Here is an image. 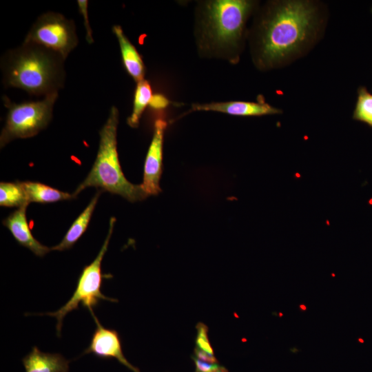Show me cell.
<instances>
[{"mask_svg":"<svg viewBox=\"0 0 372 372\" xmlns=\"http://www.w3.org/2000/svg\"><path fill=\"white\" fill-rule=\"evenodd\" d=\"M92 316L96 322V328L92 336L90 344L84 353H92L103 359L115 358L133 372H141L125 357L118 332L114 329L104 327L94 314Z\"/></svg>","mask_w":372,"mask_h":372,"instance_id":"9","label":"cell"},{"mask_svg":"<svg viewBox=\"0 0 372 372\" xmlns=\"http://www.w3.org/2000/svg\"><path fill=\"white\" fill-rule=\"evenodd\" d=\"M101 192L99 190L92 198L90 203L73 222L62 240L51 248L53 251H63L71 248L85 232L97 204Z\"/></svg>","mask_w":372,"mask_h":372,"instance_id":"14","label":"cell"},{"mask_svg":"<svg viewBox=\"0 0 372 372\" xmlns=\"http://www.w3.org/2000/svg\"><path fill=\"white\" fill-rule=\"evenodd\" d=\"M166 127L165 121L157 119L155 121L153 138L147 153L141 184L148 196L157 195L161 191L159 181L163 169V144Z\"/></svg>","mask_w":372,"mask_h":372,"instance_id":"8","label":"cell"},{"mask_svg":"<svg viewBox=\"0 0 372 372\" xmlns=\"http://www.w3.org/2000/svg\"><path fill=\"white\" fill-rule=\"evenodd\" d=\"M29 205L21 182H1L0 183V205L8 207H21Z\"/></svg>","mask_w":372,"mask_h":372,"instance_id":"17","label":"cell"},{"mask_svg":"<svg viewBox=\"0 0 372 372\" xmlns=\"http://www.w3.org/2000/svg\"><path fill=\"white\" fill-rule=\"evenodd\" d=\"M251 1L217 0L208 3L207 31L213 41L220 46L234 45L240 39L251 9Z\"/></svg>","mask_w":372,"mask_h":372,"instance_id":"6","label":"cell"},{"mask_svg":"<svg viewBox=\"0 0 372 372\" xmlns=\"http://www.w3.org/2000/svg\"><path fill=\"white\" fill-rule=\"evenodd\" d=\"M112 31L118 39L125 70L137 83L144 80V64L136 48L125 35L120 25H114Z\"/></svg>","mask_w":372,"mask_h":372,"instance_id":"13","label":"cell"},{"mask_svg":"<svg viewBox=\"0 0 372 372\" xmlns=\"http://www.w3.org/2000/svg\"><path fill=\"white\" fill-rule=\"evenodd\" d=\"M25 372H68L69 361L59 353H44L34 347L23 359Z\"/></svg>","mask_w":372,"mask_h":372,"instance_id":"12","label":"cell"},{"mask_svg":"<svg viewBox=\"0 0 372 372\" xmlns=\"http://www.w3.org/2000/svg\"><path fill=\"white\" fill-rule=\"evenodd\" d=\"M169 101L165 96L158 94L153 96L149 105L154 108L158 109L166 107Z\"/></svg>","mask_w":372,"mask_h":372,"instance_id":"23","label":"cell"},{"mask_svg":"<svg viewBox=\"0 0 372 372\" xmlns=\"http://www.w3.org/2000/svg\"><path fill=\"white\" fill-rule=\"evenodd\" d=\"M58 92L46 95L41 101L11 103L5 98L8 108L6 122L0 136L1 147L15 138H25L37 134L50 123Z\"/></svg>","mask_w":372,"mask_h":372,"instance_id":"5","label":"cell"},{"mask_svg":"<svg viewBox=\"0 0 372 372\" xmlns=\"http://www.w3.org/2000/svg\"><path fill=\"white\" fill-rule=\"evenodd\" d=\"M192 110L216 111L236 116H263L281 113V110L265 101H229L193 104Z\"/></svg>","mask_w":372,"mask_h":372,"instance_id":"11","label":"cell"},{"mask_svg":"<svg viewBox=\"0 0 372 372\" xmlns=\"http://www.w3.org/2000/svg\"><path fill=\"white\" fill-rule=\"evenodd\" d=\"M118 116L117 108L112 107L99 132L100 141L96 160L87 177L72 194L74 198L89 187L118 194L130 202L142 200L148 196L141 185L129 182L122 172L117 152Z\"/></svg>","mask_w":372,"mask_h":372,"instance_id":"3","label":"cell"},{"mask_svg":"<svg viewBox=\"0 0 372 372\" xmlns=\"http://www.w3.org/2000/svg\"><path fill=\"white\" fill-rule=\"evenodd\" d=\"M300 309L302 310V311H306V310H307L306 306H305L304 304H300Z\"/></svg>","mask_w":372,"mask_h":372,"instance_id":"24","label":"cell"},{"mask_svg":"<svg viewBox=\"0 0 372 372\" xmlns=\"http://www.w3.org/2000/svg\"><path fill=\"white\" fill-rule=\"evenodd\" d=\"M63 60L51 50L24 42L6 57L2 67L3 83L32 94L57 92L64 81Z\"/></svg>","mask_w":372,"mask_h":372,"instance_id":"2","label":"cell"},{"mask_svg":"<svg viewBox=\"0 0 372 372\" xmlns=\"http://www.w3.org/2000/svg\"><path fill=\"white\" fill-rule=\"evenodd\" d=\"M152 91L147 81L143 80L137 83L134 93V106L131 116L127 118V123L132 127L139 124L141 116L152 99Z\"/></svg>","mask_w":372,"mask_h":372,"instance_id":"16","label":"cell"},{"mask_svg":"<svg viewBox=\"0 0 372 372\" xmlns=\"http://www.w3.org/2000/svg\"><path fill=\"white\" fill-rule=\"evenodd\" d=\"M196 329L197 330L195 339L196 347L214 355V351L208 337V327L203 322H199L196 325Z\"/></svg>","mask_w":372,"mask_h":372,"instance_id":"19","label":"cell"},{"mask_svg":"<svg viewBox=\"0 0 372 372\" xmlns=\"http://www.w3.org/2000/svg\"><path fill=\"white\" fill-rule=\"evenodd\" d=\"M353 118L372 127V94L364 87L358 89Z\"/></svg>","mask_w":372,"mask_h":372,"instance_id":"18","label":"cell"},{"mask_svg":"<svg viewBox=\"0 0 372 372\" xmlns=\"http://www.w3.org/2000/svg\"><path fill=\"white\" fill-rule=\"evenodd\" d=\"M195 364L194 372H229L224 366L218 363H207L197 359L194 355L191 356Z\"/></svg>","mask_w":372,"mask_h":372,"instance_id":"20","label":"cell"},{"mask_svg":"<svg viewBox=\"0 0 372 372\" xmlns=\"http://www.w3.org/2000/svg\"><path fill=\"white\" fill-rule=\"evenodd\" d=\"M317 27L316 8L308 1L278 3L262 25L260 59L267 66L285 62L301 52Z\"/></svg>","mask_w":372,"mask_h":372,"instance_id":"1","label":"cell"},{"mask_svg":"<svg viewBox=\"0 0 372 372\" xmlns=\"http://www.w3.org/2000/svg\"><path fill=\"white\" fill-rule=\"evenodd\" d=\"M115 220L114 217L110 218L106 238L95 259L83 269L78 279L76 289L70 299L57 311L45 313L46 316L56 318L57 321L56 329L59 336H60L65 316L70 312L77 309L79 305L88 309L91 314L93 315V307L96 306L100 300H105L113 302L118 301L105 296L101 292L103 283L101 263L108 248Z\"/></svg>","mask_w":372,"mask_h":372,"instance_id":"4","label":"cell"},{"mask_svg":"<svg viewBox=\"0 0 372 372\" xmlns=\"http://www.w3.org/2000/svg\"><path fill=\"white\" fill-rule=\"evenodd\" d=\"M24 42L43 47L65 59L77 45L78 39L73 21L59 13L47 12L37 19Z\"/></svg>","mask_w":372,"mask_h":372,"instance_id":"7","label":"cell"},{"mask_svg":"<svg viewBox=\"0 0 372 372\" xmlns=\"http://www.w3.org/2000/svg\"><path fill=\"white\" fill-rule=\"evenodd\" d=\"M194 356L197 359L207 363H218V361L214 355L207 353L206 352L195 347L194 349Z\"/></svg>","mask_w":372,"mask_h":372,"instance_id":"22","label":"cell"},{"mask_svg":"<svg viewBox=\"0 0 372 372\" xmlns=\"http://www.w3.org/2000/svg\"><path fill=\"white\" fill-rule=\"evenodd\" d=\"M77 4L79 6V12L82 14L84 19V23L86 30V40L89 43H93V37L92 29L90 28L88 14H87V0H78Z\"/></svg>","mask_w":372,"mask_h":372,"instance_id":"21","label":"cell"},{"mask_svg":"<svg viewBox=\"0 0 372 372\" xmlns=\"http://www.w3.org/2000/svg\"><path fill=\"white\" fill-rule=\"evenodd\" d=\"M28 203H51L70 199L72 194L61 192L38 182H21Z\"/></svg>","mask_w":372,"mask_h":372,"instance_id":"15","label":"cell"},{"mask_svg":"<svg viewBox=\"0 0 372 372\" xmlns=\"http://www.w3.org/2000/svg\"><path fill=\"white\" fill-rule=\"evenodd\" d=\"M28 206L19 207L3 220V225L9 229L19 244L30 249L36 256L43 257L51 251V248L40 243L32 234L26 218Z\"/></svg>","mask_w":372,"mask_h":372,"instance_id":"10","label":"cell"}]
</instances>
